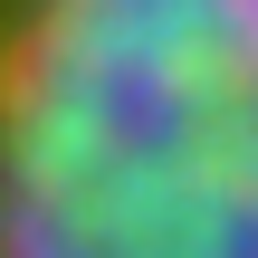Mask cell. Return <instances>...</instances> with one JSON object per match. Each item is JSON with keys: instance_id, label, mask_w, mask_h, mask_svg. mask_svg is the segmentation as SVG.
I'll return each mask as SVG.
<instances>
[{"instance_id": "6da1fadb", "label": "cell", "mask_w": 258, "mask_h": 258, "mask_svg": "<svg viewBox=\"0 0 258 258\" xmlns=\"http://www.w3.org/2000/svg\"><path fill=\"white\" fill-rule=\"evenodd\" d=\"M0 258H258V0H0Z\"/></svg>"}]
</instances>
